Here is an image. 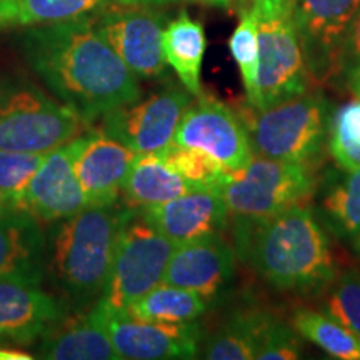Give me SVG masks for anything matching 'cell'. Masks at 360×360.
<instances>
[{"label":"cell","instance_id":"6da1fadb","mask_svg":"<svg viewBox=\"0 0 360 360\" xmlns=\"http://www.w3.org/2000/svg\"><path fill=\"white\" fill-rule=\"evenodd\" d=\"M20 47L53 96L89 125L141 101L139 77L97 32L92 13L27 27Z\"/></svg>","mask_w":360,"mask_h":360},{"label":"cell","instance_id":"7a4b0ae2","mask_svg":"<svg viewBox=\"0 0 360 360\" xmlns=\"http://www.w3.org/2000/svg\"><path fill=\"white\" fill-rule=\"evenodd\" d=\"M236 254L282 292L317 294L337 276L330 238L307 205L282 210L264 222L233 231Z\"/></svg>","mask_w":360,"mask_h":360},{"label":"cell","instance_id":"3957f363","mask_svg":"<svg viewBox=\"0 0 360 360\" xmlns=\"http://www.w3.org/2000/svg\"><path fill=\"white\" fill-rule=\"evenodd\" d=\"M124 207H85L64 219L52 237L51 270L75 302L101 299L110 276Z\"/></svg>","mask_w":360,"mask_h":360},{"label":"cell","instance_id":"277c9868","mask_svg":"<svg viewBox=\"0 0 360 360\" xmlns=\"http://www.w3.org/2000/svg\"><path fill=\"white\" fill-rule=\"evenodd\" d=\"M89 124L32 80L0 77V150L49 154Z\"/></svg>","mask_w":360,"mask_h":360},{"label":"cell","instance_id":"5b68a950","mask_svg":"<svg viewBox=\"0 0 360 360\" xmlns=\"http://www.w3.org/2000/svg\"><path fill=\"white\" fill-rule=\"evenodd\" d=\"M315 191L314 167L254 155L244 169L229 174L219 192L233 231H240L290 207L307 205Z\"/></svg>","mask_w":360,"mask_h":360},{"label":"cell","instance_id":"8992f818","mask_svg":"<svg viewBox=\"0 0 360 360\" xmlns=\"http://www.w3.org/2000/svg\"><path fill=\"white\" fill-rule=\"evenodd\" d=\"M255 155L314 167L327 147L330 105L319 92L240 115Z\"/></svg>","mask_w":360,"mask_h":360},{"label":"cell","instance_id":"52a82bcc","mask_svg":"<svg viewBox=\"0 0 360 360\" xmlns=\"http://www.w3.org/2000/svg\"><path fill=\"white\" fill-rule=\"evenodd\" d=\"M175 247L141 209L124 207L109 281L96 304L114 312H127L130 305L164 281Z\"/></svg>","mask_w":360,"mask_h":360},{"label":"cell","instance_id":"ba28073f","mask_svg":"<svg viewBox=\"0 0 360 360\" xmlns=\"http://www.w3.org/2000/svg\"><path fill=\"white\" fill-rule=\"evenodd\" d=\"M250 7L257 13L260 45L259 97L254 109L264 110L302 96L312 77L292 20L289 0L278 7Z\"/></svg>","mask_w":360,"mask_h":360},{"label":"cell","instance_id":"9c48e42d","mask_svg":"<svg viewBox=\"0 0 360 360\" xmlns=\"http://www.w3.org/2000/svg\"><path fill=\"white\" fill-rule=\"evenodd\" d=\"M92 19L97 32L139 79L165 74L167 62L162 49L165 13L160 7L109 2L94 12Z\"/></svg>","mask_w":360,"mask_h":360},{"label":"cell","instance_id":"30bf717a","mask_svg":"<svg viewBox=\"0 0 360 360\" xmlns=\"http://www.w3.org/2000/svg\"><path fill=\"white\" fill-rule=\"evenodd\" d=\"M191 97L193 96L184 85H169L143 101L102 117V130L135 154L160 152L174 142L180 119L192 102Z\"/></svg>","mask_w":360,"mask_h":360},{"label":"cell","instance_id":"8fae6325","mask_svg":"<svg viewBox=\"0 0 360 360\" xmlns=\"http://www.w3.org/2000/svg\"><path fill=\"white\" fill-rule=\"evenodd\" d=\"M174 142L202 150L231 172L244 169L255 155L240 115L205 96L188 103L175 130Z\"/></svg>","mask_w":360,"mask_h":360},{"label":"cell","instance_id":"7c38bea8","mask_svg":"<svg viewBox=\"0 0 360 360\" xmlns=\"http://www.w3.org/2000/svg\"><path fill=\"white\" fill-rule=\"evenodd\" d=\"M310 77L323 82L339 75L344 40L360 8V0H289Z\"/></svg>","mask_w":360,"mask_h":360},{"label":"cell","instance_id":"4fadbf2b","mask_svg":"<svg viewBox=\"0 0 360 360\" xmlns=\"http://www.w3.org/2000/svg\"><path fill=\"white\" fill-rule=\"evenodd\" d=\"M92 312L109 332L120 359L170 360L195 359L199 354V323L152 322L127 312H114L94 305Z\"/></svg>","mask_w":360,"mask_h":360},{"label":"cell","instance_id":"5bb4252c","mask_svg":"<svg viewBox=\"0 0 360 360\" xmlns=\"http://www.w3.org/2000/svg\"><path fill=\"white\" fill-rule=\"evenodd\" d=\"M79 137L49 152L27 186L22 210L39 222L69 219L89 207L74 169Z\"/></svg>","mask_w":360,"mask_h":360},{"label":"cell","instance_id":"9a60e30c","mask_svg":"<svg viewBox=\"0 0 360 360\" xmlns=\"http://www.w3.org/2000/svg\"><path fill=\"white\" fill-rule=\"evenodd\" d=\"M64 321V305L39 282L0 277V347L30 345Z\"/></svg>","mask_w":360,"mask_h":360},{"label":"cell","instance_id":"2e32d148","mask_svg":"<svg viewBox=\"0 0 360 360\" xmlns=\"http://www.w3.org/2000/svg\"><path fill=\"white\" fill-rule=\"evenodd\" d=\"M135 152L103 130H85L79 137L74 169L89 207L115 205Z\"/></svg>","mask_w":360,"mask_h":360},{"label":"cell","instance_id":"e0dca14e","mask_svg":"<svg viewBox=\"0 0 360 360\" xmlns=\"http://www.w3.org/2000/svg\"><path fill=\"white\" fill-rule=\"evenodd\" d=\"M236 262V250L217 233L175 247L162 282L197 292L210 304L232 281Z\"/></svg>","mask_w":360,"mask_h":360},{"label":"cell","instance_id":"ac0fdd59","mask_svg":"<svg viewBox=\"0 0 360 360\" xmlns=\"http://www.w3.org/2000/svg\"><path fill=\"white\" fill-rule=\"evenodd\" d=\"M141 210L148 222L175 245L217 236L229 224L224 197L209 188H192L165 204Z\"/></svg>","mask_w":360,"mask_h":360},{"label":"cell","instance_id":"d6986e66","mask_svg":"<svg viewBox=\"0 0 360 360\" xmlns=\"http://www.w3.org/2000/svg\"><path fill=\"white\" fill-rule=\"evenodd\" d=\"M45 238L39 220L25 210L0 212V277L42 281Z\"/></svg>","mask_w":360,"mask_h":360},{"label":"cell","instance_id":"ffe728a7","mask_svg":"<svg viewBox=\"0 0 360 360\" xmlns=\"http://www.w3.org/2000/svg\"><path fill=\"white\" fill-rule=\"evenodd\" d=\"M39 359L47 360H122L109 332L92 310L85 317L62 321L42 339Z\"/></svg>","mask_w":360,"mask_h":360},{"label":"cell","instance_id":"44dd1931","mask_svg":"<svg viewBox=\"0 0 360 360\" xmlns=\"http://www.w3.org/2000/svg\"><path fill=\"white\" fill-rule=\"evenodd\" d=\"M192 186L174 170L157 152L137 154L122 186L124 205L129 209H148L184 195Z\"/></svg>","mask_w":360,"mask_h":360},{"label":"cell","instance_id":"7402d4cb","mask_svg":"<svg viewBox=\"0 0 360 360\" xmlns=\"http://www.w3.org/2000/svg\"><path fill=\"white\" fill-rule=\"evenodd\" d=\"M207 47L204 27L200 22L193 20L186 11H182L170 20L164 29L162 49L165 62L172 67L193 97L204 96L200 84L202 62Z\"/></svg>","mask_w":360,"mask_h":360},{"label":"cell","instance_id":"603a6c76","mask_svg":"<svg viewBox=\"0 0 360 360\" xmlns=\"http://www.w3.org/2000/svg\"><path fill=\"white\" fill-rule=\"evenodd\" d=\"M276 321V317L260 309L238 310L207 340L204 357L210 360L257 359L265 335Z\"/></svg>","mask_w":360,"mask_h":360},{"label":"cell","instance_id":"cb8c5ba5","mask_svg":"<svg viewBox=\"0 0 360 360\" xmlns=\"http://www.w3.org/2000/svg\"><path fill=\"white\" fill-rule=\"evenodd\" d=\"M319 219L339 238L360 232V167L330 174L319 193Z\"/></svg>","mask_w":360,"mask_h":360},{"label":"cell","instance_id":"d4e9b609","mask_svg":"<svg viewBox=\"0 0 360 360\" xmlns=\"http://www.w3.org/2000/svg\"><path fill=\"white\" fill-rule=\"evenodd\" d=\"M112 0H0V30L79 19Z\"/></svg>","mask_w":360,"mask_h":360},{"label":"cell","instance_id":"484cf974","mask_svg":"<svg viewBox=\"0 0 360 360\" xmlns=\"http://www.w3.org/2000/svg\"><path fill=\"white\" fill-rule=\"evenodd\" d=\"M207 307L209 302L197 292L162 282L130 305L127 314L142 321L184 323L199 319Z\"/></svg>","mask_w":360,"mask_h":360},{"label":"cell","instance_id":"4316f807","mask_svg":"<svg viewBox=\"0 0 360 360\" xmlns=\"http://www.w3.org/2000/svg\"><path fill=\"white\" fill-rule=\"evenodd\" d=\"M292 327L300 337L317 345L330 357L360 360V337L328 312L310 309L297 310L292 317Z\"/></svg>","mask_w":360,"mask_h":360},{"label":"cell","instance_id":"83f0119b","mask_svg":"<svg viewBox=\"0 0 360 360\" xmlns=\"http://www.w3.org/2000/svg\"><path fill=\"white\" fill-rule=\"evenodd\" d=\"M327 148L342 170L360 167V97L330 114Z\"/></svg>","mask_w":360,"mask_h":360},{"label":"cell","instance_id":"f1b7e54d","mask_svg":"<svg viewBox=\"0 0 360 360\" xmlns=\"http://www.w3.org/2000/svg\"><path fill=\"white\" fill-rule=\"evenodd\" d=\"M231 53L242 74L245 96L249 105L255 107L257 103V82H259V60H260V45H259V20L254 7L244 8L240 13L236 30L229 40Z\"/></svg>","mask_w":360,"mask_h":360},{"label":"cell","instance_id":"f546056e","mask_svg":"<svg viewBox=\"0 0 360 360\" xmlns=\"http://www.w3.org/2000/svg\"><path fill=\"white\" fill-rule=\"evenodd\" d=\"M157 154L174 170H177L193 188H209L219 192L231 174V170L222 167L217 160L202 150L179 146L175 142L169 143Z\"/></svg>","mask_w":360,"mask_h":360},{"label":"cell","instance_id":"4dcf8cb0","mask_svg":"<svg viewBox=\"0 0 360 360\" xmlns=\"http://www.w3.org/2000/svg\"><path fill=\"white\" fill-rule=\"evenodd\" d=\"M45 155L0 150V212L22 210L27 186Z\"/></svg>","mask_w":360,"mask_h":360},{"label":"cell","instance_id":"1f68e13d","mask_svg":"<svg viewBox=\"0 0 360 360\" xmlns=\"http://www.w3.org/2000/svg\"><path fill=\"white\" fill-rule=\"evenodd\" d=\"M326 309L360 337V270H347L332 282Z\"/></svg>","mask_w":360,"mask_h":360},{"label":"cell","instance_id":"d6a6232c","mask_svg":"<svg viewBox=\"0 0 360 360\" xmlns=\"http://www.w3.org/2000/svg\"><path fill=\"white\" fill-rule=\"evenodd\" d=\"M302 357V340L294 327L281 321L274 322L265 335L257 360H295Z\"/></svg>","mask_w":360,"mask_h":360},{"label":"cell","instance_id":"836d02e7","mask_svg":"<svg viewBox=\"0 0 360 360\" xmlns=\"http://www.w3.org/2000/svg\"><path fill=\"white\" fill-rule=\"evenodd\" d=\"M360 65V8L344 40L339 60V75L347 79Z\"/></svg>","mask_w":360,"mask_h":360},{"label":"cell","instance_id":"e575fe53","mask_svg":"<svg viewBox=\"0 0 360 360\" xmlns=\"http://www.w3.org/2000/svg\"><path fill=\"white\" fill-rule=\"evenodd\" d=\"M34 355L13 347H0V360H32Z\"/></svg>","mask_w":360,"mask_h":360},{"label":"cell","instance_id":"d590c367","mask_svg":"<svg viewBox=\"0 0 360 360\" xmlns=\"http://www.w3.org/2000/svg\"><path fill=\"white\" fill-rule=\"evenodd\" d=\"M115 4H130V6H155L164 7L170 6V4L179 2V0H112Z\"/></svg>","mask_w":360,"mask_h":360},{"label":"cell","instance_id":"8d00e7d4","mask_svg":"<svg viewBox=\"0 0 360 360\" xmlns=\"http://www.w3.org/2000/svg\"><path fill=\"white\" fill-rule=\"evenodd\" d=\"M345 82H347V87L350 92H352L354 96L360 97V65L349 75L347 79H345Z\"/></svg>","mask_w":360,"mask_h":360},{"label":"cell","instance_id":"74e56055","mask_svg":"<svg viewBox=\"0 0 360 360\" xmlns=\"http://www.w3.org/2000/svg\"><path fill=\"white\" fill-rule=\"evenodd\" d=\"M188 2H195V4H202V6L217 7V8H231L232 7V0H188Z\"/></svg>","mask_w":360,"mask_h":360},{"label":"cell","instance_id":"f35d334b","mask_svg":"<svg viewBox=\"0 0 360 360\" xmlns=\"http://www.w3.org/2000/svg\"><path fill=\"white\" fill-rule=\"evenodd\" d=\"M287 0H254V4L252 6L255 7H278L282 6V4H285Z\"/></svg>","mask_w":360,"mask_h":360},{"label":"cell","instance_id":"ab89813d","mask_svg":"<svg viewBox=\"0 0 360 360\" xmlns=\"http://www.w3.org/2000/svg\"><path fill=\"white\" fill-rule=\"evenodd\" d=\"M350 245H352L354 254L360 259V232H357L352 238H350Z\"/></svg>","mask_w":360,"mask_h":360},{"label":"cell","instance_id":"60d3db41","mask_svg":"<svg viewBox=\"0 0 360 360\" xmlns=\"http://www.w3.org/2000/svg\"><path fill=\"white\" fill-rule=\"evenodd\" d=\"M233 2L238 4V6H244V7H242V11H244V8H249L252 4H254V0H232V4Z\"/></svg>","mask_w":360,"mask_h":360},{"label":"cell","instance_id":"b9f144b4","mask_svg":"<svg viewBox=\"0 0 360 360\" xmlns=\"http://www.w3.org/2000/svg\"><path fill=\"white\" fill-rule=\"evenodd\" d=\"M355 97H357V96H355Z\"/></svg>","mask_w":360,"mask_h":360}]
</instances>
